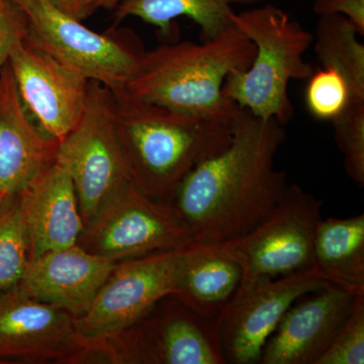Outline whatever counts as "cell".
<instances>
[{
  "instance_id": "30",
  "label": "cell",
  "mask_w": 364,
  "mask_h": 364,
  "mask_svg": "<svg viewBox=\"0 0 364 364\" xmlns=\"http://www.w3.org/2000/svg\"><path fill=\"white\" fill-rule=\"evenodd\" d=\"M7 4V0H0V14H1L2 9H4L6 4Z\"/></svg>"
},
{
  "instance_id": "29",
  "label": "cell",
  "mask_w": 364,
  "mask_h": 364,
  "mask_svg": "<svg viewBox=\"0 0 364 364\" xmlns=\"http://www.w3.org/2000/svg\"><path fill=\"white\" fill-rule=\"evenodd\" d=\"M122 0H95V6L97 9H105L112 11V9H116L117 4L121 2Z\"/></svg>"
},
{
  "instance_id": "24",
  "label": "cell",
  "mask_w": 364,
  "mask_h": 364,
  "mask_svg": "<svg viewBox=\"0 0 364 364\" xmlns=\"http://www.w3.org/2000/svg\"><path fill=\"white\" fill-rule=\"evenodd\" d=\"M335 142L344 158L347 176L364 186V102L350 104L331 122Z\"/></svg>"
},
{
  "instance_id": "31",
  "label": "cell",
  "mask_w": 364,
  "mask_h": 364,
  "mask_svg": "<svg viewBox=\"0 0 364 364\" xmlns=\"http://www.w3.org/2000/svg\"><path fill=\"white\" fill-rule=\"evenodd\" d=\"M0 200H1V198H0Z\"/></svg>"
},
{
  "instance_id": "18",
  "label": "cell",
  "mask_w": 364,
  "mask_h": 364,
  "mask_svg": "<svg viewBox=\"0 0 364 364\" xmlns=\"http://www.w3.org/2000/svg\"><path fill=\"white\" fill-rule=\"evenodd\" d=\"M242 280L238 263L215 245L191 243L179 255L174 296L195 312L218 318Z\"/></svg>"
},
{
  "instance_id": "25",
  "label": "cell",
  "mask_w": 364,
  "mask_h": 364,
  "mask_svg": "<svg viewBox=\"0 0 364 364\" xmlns=\"http://www.w3.org/2000/svg\"><path fill=\"white\" fill-rule=\"evenodd\" d=\"M364 363V294L354 296L351 310L317 364Z\"/></svg>"
},
{
  "instance_id": "21",
  "label": "cell",
  "mask_w": 364,
  "mask_h": 364,
  "mask_svg": "<svg viewBox=\"0 0 364 364\" xmlns=\"http://www.w3.org/2000/svg\"><path fill=\"white\" fill-rule=\"evenodd\" d=\"M348 18L339 14L318 16L315 52L323 68L338 71L349 85L351 104L364 102V45Z\"/></svg>"
},
{
  "instance_id": "8",
  "label": "cell",
  "mask_w": 364,
  "mask_h": 364,
  "mask_svg": "<svg viewBox=\"0 0 364 364\" xmlns=\"http://www.w3.org/2000/svg\"><path fill=\"white\" fill-rule=\"evenodd\" d=\"M322 208V200L289 184L264 221L239 238L213 245L238 263L243 279L306 272Z\"/></svg>"
},
{
  "instance_id": "23",
  "label": "cell",
  "mask_w": 364,
  "mask_h": 364,
  "mask_svg": "<svg viewBox=\"0 0 364 364\" xmlns=\"http://www.w3.org/2000/svg\"><path fill=\"white\" fill-rule=\"evenodd\" d=\"M308 80L306 107L315 119L332 122L351 104L348 83L338 71L322 67Z\"/></svg>"
},
{
  "instance_id": "14",
  "label": "cell",
  "mask_w": 364,
  "mask_h": 364,
  "mask_svg": "<svg viewBox=\"0 0 364 364\" xmlns=\"http://www.w3.org/2000/svg\"><path fill=\"white\" fill-rule=\"evenodd\" d=\"M117 264L75 244L33 258L18 286L31 298L78 318L90 310Z\"/></svg>"
},
{
  "instance_id": "22",
  "label": "cell",
  "mask_w": 364,
  "mask_h": 364,
  "mask_svg": "<svg viewBox=\"0 0 364 364\" xmlns=\"http://www.w3.org/2000/svg\"><path fill=\"white\" fill-rule=\"evenodd\" d=\"M30 262V239L18 195L0 200V294L18 284Z\"/></svg>"
},
{
  "instance_id": "5",
  "label": "cell",
  "mask_w": 364,
  "mask_h": 364,
  "mask_svg": "<svg viewBox=\"0 0 364 364\" xmlns=\"http://www.w3.org/2000/svg\"><path fill=\"white\" fill-rule=\"evenodd\" d=\"M56 161L68 172L83 226L98 210L131 183L114 122L111 90L90 80L85 109L58 142Z\"/></svg>"
},
{
  "instance_id": "12",
  "label": "cell",
  "mask_w": 364,
  "mask_h": 364,
  "mask_svg": "<svg viewBox=\"0 0 364 364\" xmlns=\"http://www.w3.org/2000/svg\"><path fill=\"white\" fill-rule=\"evenodd\" d=\"M90 355L71 314L31 298L18 284L0 294V358L76 363Z\"/></svg>"
},
{
  "instance_id": "4",
  "label": "cell",
  "mask_w": 364,
  "mask_h": 364,
  "mask_svg": "<svg viewBox=\"0 0 364 364\" xmlns=\"http://www.w3.org/2000/svg\"><path fill=\"white\" fill-rule=\"evenodd\" d=\"M231 21L253 43L255 54L247 69L228 75L223 93L253 116L284 126L294 114L289 82L309 79L315 71L305 59L314 36L273 4L234 13Z\"/></svg>"
},
{
  "instance_id": "13",
  "label": "cell",
  "mask_w": 364,
  "mask_h": 364,
  "mask_svg": "<svg viewBox=\"0 0 364 364\" xmlns=\"http://www.w3.org/2000/svg\"><path fill=\"white\" fill-rule=\"evenodd\" d=\"M354 296L325 287L299 298L268 338L261 364H317L350 312Z\"/></svg>"
},
{
  "instance_id": "3",
  "label": "cell",
  "mask_w": 364,
  "mask_h": 364,
  "mask_svg": "<svg viewBox=\"0 0 364 364\" xmlns=\"http://www.w3.org/2000/svg\"><path fill=\"white\" fill-rule=\"evenodd\" d=\"M253 43L234 26L210 40L183 41L144 51L124 91L178 112L234 126L245 109L228 100L223 85L230 73L252 62Z\"/></svg>"
},
{
  "instance_id": "2",
  "label": "cell",
  "mask_w": 364,
  "mask_h": 364,
  "mask_svg": "<svg viewBox=\"0 0 364 364\" xmlns=\"http://www.w3.org/2000/svg\"><path fill=\"white\" fill-rule=\"evenodd\" d=\"M112 93L117 136L132 181L158 203L171 205L184 177L231 143L235 124L172 111L124 90Z\"/></svg>"
},
{
  "instance_id": "19",
  "label": "cell",
  "mask_w": 364,
  "mask_h": 364,
  "mask_svg": "<svg viewBox=\"0 0 364 364\" xmlns=\"http://www.w3.org/2000/svg\"><path fill=\"white\" fill-rule=\"evenodd\" d=\"M306 272L352 296L364 294V214L321 220Z\"/></svg>"
},
{
  "instance_id": "1",
  "label": "cell",
  "mask_w": 364,
  "mask_h": 364,
  "mask_svg": "<svg viewBox=\"0 0 364 364\" xmlns=\"http://www.w3.org/2000/svg\"><path fill=\"white\" fill-rule=\"evenodd\" d=\"M284 127L245 109L226 149L203 160L184 177L171 205L188 226L193 243L234 240L272 213L289 184L287 172L275 166V156L286 140Z\"/></svg>"
},
{
  "instance_id": "28",
  "label": "cell",
  "mask_w": 364,
  "mask_h": 364,
  "mask_svg": "<svg viewBox=\"0 0 364 364\" xmlns=\"http://www.w3.org/2000/svg\"><path fill=\"white\" fill-rule=\"evenodd\" d=\"M61 13L83 21L97 11L95 0H48Z\"/></svg>"
},
{
  "instance_id": "26",
  "label": "cell",
  "mask_w": 364,
  "mask_h": 364,
  "mask_svg": "<svg viewBox=\"0 0 364 364\" xmlns=\"http://www.w3.org/2000/svg\"><path fill=\"white\" fill-rule=\"evenodd\" d=\"M28 33L26 16L11 0L0 14V71L9 60V54L16 41Z\"/></svg>"
},
{
  "instance_id": "7",
  "label": "cell",
  "mask_w": 364,
  "mask_h": 364,
  "mask_svg": "<svg viewBox=\"0 0 364 364\" xmlns=\"http://www.w3.org/2000/svg\"><path fill=\"white\" fill-rule=\"evenodd\" d=\"M191 243V231L176 208L144 195L131 182L98 210L76 244L119 263Z\"/></svg>"
},
{
  "instance_id": "16",
  "label": "cell",
  "mask_w": 364,
  "mask_h": 364,
  "mask_svg": "<svg viewBox=\"0 0 364 364\" xmlns=\"http://www.w3.org/2000/svg\"><path fill=\"white\" fill-rule=\"evenodd\" d=\"M18 198L30 239V261L77 243L85 226L73 182L58 162L41 172Z\"/></svg>"
},
{
  "instance_id": "6",
  "label": "cell",
  "mask_w": 364,
  "mask_h": 364,
  "mask_svg": "<svg viewBox=\"0 0 364 364\" xmlns=\"http://www.w3.org/2000/svg\"><path fill=\"white\" fill-rule=\"evenodd\" d=\"M181 249L122 261L100 287L76 328L90 354L112 353L111 343L147 317L159 301L176 293Z\"/></svg>"
},
{
  "instance_id": "9",
  "label": "cell",
  "mask_w": 364,
  "mask_h": 364,
  "mask_svg": "<svg viewBox=\"0 0 364 364\" xmlns=\"http://www.w3.org/2000/svg\"><path fill=\"white\" fill-rule=\"evenodd\" d=\"M28 23L26 37L64 64L112 91L124 90L144 50L138 44L93 32L48 0H11Z\"/></svg>"
},
{
  "instance_id": "20",
  "label": "cell",
  "mask_w": 364,
  "mask_h": 364,
  "mask_svg": "<svg viewBox=\"0 0 364 364\" xmlns=\"http://www.w3.org/2000/svg\"><path fill=\"white\" fill-rule=\"evenodd\" d=\"M264 0H122L114 9L117 23L134 16L159 28L171 32L172 23L186 16L200 26V41L212 39L225 28L233 26L234 6H259Z\"/></svg>"
},
{
  "instance_id": "17",
  "label": "cell",
  "mask_w": 364,
  "mask_h": 364,
  "mask_svg": "<svg viewBox=\"0 0 364 364\" xmlns=\"http://www.w3.org/2000/svg\"><path fill=\"white\" fill-rule=\"evenodd\" d=\"M178 306L140 323L145 363L226 364L217 318L205 317L179 299Z\"/></svg>"
},
{
  "instance_id": "15",
  "label": "cell",
  "mask_w": 364,
  "mask_h": 364,
  "mask_svg": "<svg viewBox=\"0 0 364 364\" xmlns=\"http://www.w3.org/2000/svg\"><path fill=\"white\" fill-rule=\"evenodd\" d=\"M57 149L58 141L26 111L6 62L0 71V198L23 191L56 161Z\"/></svg>"
},
{
  "instance_id": "27",
  "label": "cell",
  "mask_w": 364,
  "mask_h": 364,
  "mask_svg": "<svg viewBox=\"0 0 364 364\" xmlns=\"http://www.w3.org/2000/svg\"><path fill=\"white\" fill-rule=\"evenodd\" d=\"M313 13L318 16L339 14L348 18L364 36V0H315Z\"/></svg>"
},
{
  "instance_id": "11",
  "label": "cell",
  "mask_w": 364,
  "mask_h": 364,
  "mask_svg": "<svg viewBox=\"0 0 364 364\" xmlns=\"http://www.w3.org/2000/svg\"><path fill=\"white\" fill-rule=\"evenodd\" d=\"M7 62L28 114L41 130L59 142L80 119L90 79L53 57L26 35L16 41Z\"/></svg>"
},
{
  "instance_id": "10",
  "label": "cell",
  "mask_w": 364,
  "mask_h": 364,
  "mask_svg": "<svg viewBox=\"0 0 364 364\" xmlns=\"http://www.w3.org/2000/svg\"><path fill=\"white\" fill-rule=\"evenodd\" d=\"M329 287L306 272L242 280L217 318L226 364L260 363L264 345L299 298Z\"/></svg>"
}]
</instances>
